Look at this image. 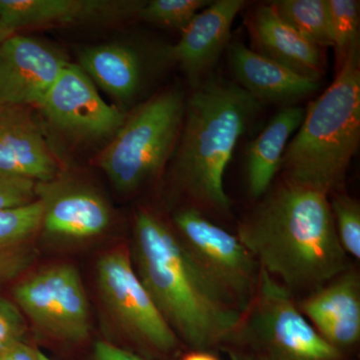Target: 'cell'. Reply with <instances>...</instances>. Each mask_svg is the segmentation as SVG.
<instances>
[{"mask_svg": "<svg viewBox=\"0 0 360 360\" xmlns=\"http://www.w3.org/2000/svg\"><path fill=\"white\" fill-rule=\"evenodd\" d=\"M37 108L56 129L89 141L113 136L127 120L103 101L94 82L72 63L61 71Z\"/></svg>", "mask_w": 360, "mask_h": 360, "instance_id": "obj_10", "label": "cell"}, {"mask_svg": "<svg viewBox=\"0 0 360 360\" xmlns=\"http://www.w3.org/2000/svg\"><path fill=\"white\" fill-rule=\"evenodd\" d=\"M210 4L208 0H151L143 4L139 16L153 25L182 32Z\"/></svg>", "mask_w": 360, "mask_h": 360, "instance_id": "obj_25", "label": "cell"}, {"mask_svg": "<svg viewBox=\"0 0 360 360\" xmlns=\"http://www.w3.org/2000/svg\"><path fill=\"white\" fill-rule=\"evenodd\" d=\"M0 170L37 184L58 176V161L22 106H0Z\"/></svg>", "mask_w": 360, "mask_h": 360, "instance_id": "obj_16", "label": "cell"}, {"mask_svg": "<svg viewBox=\"0 0 360 360\" xmlns=\"http://www.w3.org/2000/svg\"><path fill=\"white\" fill-rule=\"evenodd\" d=\"M42 352L26 343L16 341L0 349V360H41Z\"/></svg>", "mask_w": 360, "mask_h": 360, "instance_id": "obj_29", "label": "cell"}, {"mask_svg": "<svg viewBox=\"0 0 360 360\" xmlns=\"http://www.w3.org/2000/svg\"><path fill=\"white\" fill-rule=\"evenodd\" d=\"M304 115L302 106H284L248 146L246 184L253 200H260L274 184L290 137L300 129Z\"/></svg>", "mask_w": 360, "mask_h": 360, "instance_id": "obj_19", "label": "cell"}, {"mask_svg": "<svg viewBox=\"0 0 360 360\" xmlns=\"http://www.w3.org/2000/svg\"><path fill=\"white\" fill-rule=\"evenodd\" d=\"M238 222L236 236L260 269L295 296L349 266L324 193L281 180Z\"/></svg>", "mask_w": 360, "mask_h": 360, "instance_id": "obj_1", "label": "cell"}, {"mask_svg": "<svg viewBox=\"0 0 360 360\" xmlns=\"http://www.w3.org/2000/svg\"><path fill=\"white\" fill-rule=\"evenodd\" d=\"M26 321L15 302L0 295V349L25 340Z\"/></svg>", "mask_w": 360, "mask_h": 360, "instance_id": "obj_27", "label": "cell"}, {"mask_svg": "<svg viewBox=\"0 0 360 360\" xmlns=\"http://www.w3.org/2000/svg\"><path fill=\"white\" fill-rule=\"evenodd\" d=\"M143 4L97 0H0V32L7 39L26 28L120 20L139 15Z\"/></svg>", "mask_w": 360, "mask_h": 360, "instance_id": "obj_15", "label": "cell"}, {"mask_svg": "<svg viewBox=\"0 0 360 360\" xmlns=\"http://www.w3.org/2000/svg\"><path fill=\"white\" fill-rule=\"evenodd\" d=\"M41 360H52L51 359H49V356H47V355H45L44 354V352H42V354H41Z\"/></svg>", "mask_w": 360, "mask_h": 360, "instance_id": "obj_31", "label": "cell"}, {"mask_svg": "<svg viewBox=\"0 0 360 360\" xmlns=\"http://www.w3.org/2000/svg\"><path fill=\"white\" fill-rule=\"evenodd\" d=\"M37 182L0 170V210L20 207L37 200Z\"/></svg>", "mask_w": 360, "mask_h": 360, "instance_id": "obj_26", "label": "cell"}, {"mask_svg": "<svg viewBox=\"0 0 360 360\" xmlns=\"http://www.w3.org/2000/svg\"><path fill=\"white\" fill-rule=\"evenodd\" d=\"M35 191L42 208V231L51 238L84 240L110 226L108 201L86 184L58 176L37 184Z\"/></svg>", "mask_w": 360, "mask_h": 360, "instance_id": "obj_12", "label": "cell"}, {"mask_svg": "<svg viewBox=\"0 0 360 360\" xmlns=\"http://www.w3.org/2000/svg\"><path fill=\"white\" fill-rule=\"evenodd\" d=\"M172 226L203 274L243 311L257 290L260 267L238 236L188 205L174 213Z\"/></svg>", "mask_w": 360, "mask_h": 360, "instance_id": "obj_8", "label": "cell"}, {"mask_svg": "<svg viewBox=\"0 0 360 360\" xmlns=\"http://www.w3.org/2000/svg\"><path fill=\"white\" fill-rule=\"evenodd\" d=\"M180 360H220L214 352L206 350H191L181 357Z\"/></svg>", "mask_w": 360, "mask_h": 360, "instance_id": "obj_30", "label": "cell"}, {"mask_svg": "<svg viewBox=\"0 0 360 360\" xmlns=\"http://www.w3.org/2000/svg\"><path fill=\"white\" fill-rule=\"evenodd\" d=\"M279 18L319 49L333 47L326 0L269 2Z\"/></svg>", "mask_w": 360, "mask_h": 360, "instance_id": "obj_22", "label": "cell"}, {"mask_svg": "<svg viewBox=\"0 0 360 360\" xmlns=\"http://www.w3.org/2000/svg\"><path fill=\"white\" fill-rule=\"evenodd\" d=\"M360 143L359 49L335 82L310 103L281 162V180L330 198L345 191L348 168Z\"/></svg>", "mask_w": 360, "mask_h": 360, "instance_id": "obj_4", "label": "cell"}, {"mask_svg": "<svg viewBox=\"0 0 360 360\" xmlns=\"http://www.w3.org/2000/svg\"><path fill=\"white\" fill-rule=\"evenodd\" d=\"M186 101L174 174L188 206L208 217L231 214L224 174L239 139L257 117L262 103L240 85L210 77Z\"/></svg>", "mask_w": 360, "mask_h": 360, "instance_id": "obj_3", "label": "cell"}, {"mask_svg": "<svg viewBox=\"0 0 360 360\" xmlns=\"http://www.w3.org/2000/svg\"><path fill=\"white\" fill-rule=\"evenodd\" d=\"M229 61L238 85L260 103L295 105L319 89L317 80L303 77L240 42L229 49Z\"/></svg>", "mask_w": 360, "mask_h": 360, "instance_id": "obj_17", "label": "cell"}, {"mask_svg": "<svg viewBox=\"0 0 360 360\" xmlns=\"http://www.w3.org/2000/svg\"><path fill=\"white\" fill-rule=\"evenodd\" d=\"M96 277L104 304L144 357L172 359L179 354L181 341L142 284L129 251L116 248L103 255L97 262Z\"/></svg>", "mask_w": 360, "mask_h": 360, "instance_id": "obj_7", "label": "cell"}, {"mask_svg": "<svg viewBox=\"0 0 360 360\" xmlns=\"http://www.w3.org/2000/svg\"><path fill=\"white\" fill-rule=\"evenodd\" d=\"M132 255L137 276L182 345L219 352L240 312L203 274L172 225L155 212L139 210Z\"/></svg>", "mask_w": 360, "mask_h": 360, "instance_id": "obj_2", "label": "cell"}, {"mask_svg": "<svg viewBox=\"0 0 360 360\" xmlns=\"http://www.w3.org/2000/svg\"><path fill=\"white\" fill-rule=\"evenodd\" d=\"M41 232L42 208L39 200L0 210V288L32 267Z\"/></svg>", "mask_w": 360, "mask_h": 360, "instance_id": "obj_20", "label": "cell"}, {"mask_svg": "<svg viewBox=\"0 0 360 360\" xmlns=\"http://www.w3.org/2000/svg\"><path fill=\"white\" fill-rule=\"evenodd\" d=\"M94 360H149L136 352L117 347L106 341H98L94 345Z\"/></svg>", "mask_w": 360, "mask_h": 360, "instance_id": "obj_28", "label": "cell"}, {"mask_svg": "<svg viewBox=\"0 0 360 360\" xmlns=\"http://www.w3.org/2000/svg\"><path fill=\"white\" fill-rule=\"evenodd\" d=\"M243 0H217L200 11L182 30L181 37L162 52L163 58L186 73L193 87L198 86L217 65L231 39V27Z\"/></svg>", "mask_w": 360, "mask_h": 360, "instance_id": "obj_14", "label": "cell"}, {"mask_svg": "<svg viewBox=\"0 0 360 360\" xmlns=\"http://www.w3.org/2000/svg\"><path fill=\"white\" fill-rule=\"evenodd\" d=\"M87 77L120 101L134 98L141 84L139 53L123 44L90 46L79 53V65Z\"/></svg>", "mask_w": 360, "mask_h": 360, "instance_id": "obj_21", "label": "cell"}, {"mask_svg": "<svg viewBox=\"0 0 360 360\" xmlns=\"http://www.w3.org/2000/svg\"><path fill=\"white\" fill-rule=\"evenodd\" d=\"M68 63L39 39L7 37L0 42V106H39Z\"/></svg>", "mask_w": 360, "mask_h": 360, "instance_id": "obj_11", "label": "cell"}, {"mask_svg": "<svg viewBox=\"0 0 360 360\" xmlns=\"http://www.w3.org/2000/svg\"><path fill=\"white\" fill-rule=\"evenodd\" d=\"M13 298L23 315L47 338L68 343L89 338V300L73 265H51L21 279L14 286Z\"/></svg>", "mask_w": 360, "mask_h": 360, "instance_id": "obj_9", "label": "cell"}, {"mask_svg": "<svg viewBox=\"0 0 360 360\" xmlns=\"http://www.w3.org/2000/svg\"><path fill=\"white\" fill-rule=\"evenodd\" d=\"M333 47L338 70L345 65L352 51L359 49V1L326 0Z\"/></svg>", "mask_w": 360, "mask_h": 360, "instance_id": "obj_23", "label": "cell"}, {"mask_svg": "<svg viewBox=\"0 0 360 360\" xmlns=\"http://www.w3.org/2000/svg\"><path fill=\"white\" fill-rule=\"evenodd\" d=\"M335 231L341 248L348 257L360 260V205L352 196L340 191L329 198Z\"/></svg>", "mask_w": 360, "mask_h": 360, "instance_id": "obj_24", "label": "cell"}, {"mask_svg": "<svg viewBox=\"0 0 360 360\" xmlns=\"http://www.w3.org/2000/svg\"><path fill=\"white\" fill-rule=\"evenodd\" d=\"M186 101L176 89L153 96L125 120L99 155L98 165L122 193L155 179L176 148Z\"/></svg>", "mask_w": 360, "mask_h": 360, "instance_id": "obj_6", "label": "cell"}, {"mask_svg": "<svg viewBox=\"0 0 360 360\" xmlns=\"http://www.w3.org/2000/svg\"><path fill=\"white\" fill-rule=\"evenodd\" d=\"M248 30L258 53L319 82L323 75L321 49L281 20L269 4L257 6L250 14Z\"/></svg>", "mask_w": 360, "mask_h": 360, "instance_id": "obj_18", "label": "cell"}, {"mask_svg": "<svg viewBox=\"0 0 360 360\" xmlns=\"http://www.w3.org/2000/svg\"><path fill=\"white\" fill-rule=\"evenodd\" d=\"M219 352L231 360H349L315 330L295 296L262 269L255 295Z\"/></svg>", "mask_w": 360, "mask_h": 360, "instance_id": "obj_5", "label": "cell"}, {"mask_svg": "<svg viewBox=\"0 0 360 360\" xmlns=\"http://www.w3.org/2000/svg\"><path fill=\"white\" fill-rule=\"evenodd\" d=\"M4 39H6V37H4V35L0 32V42L4 41Z\"/></svg>", "mask_w": 360, "mask_h": 360, "instance_id": "obj_32", "label": "cell"}, {"mask_svg": "<svg viewBox=\"0 0 360 360\" xmlns=\"http://www.w3.org/2000/svg\"><path fill=\"white\" fill-rule=\"evenodd\" d=\"M296 303L329 345L347 356L356 349L360 341V274L354 264Z\"/></svg>", "mask_w": 360, "mask_h": 360, "instance_id": "obj_13", "label": "cell"}]
</instances>
